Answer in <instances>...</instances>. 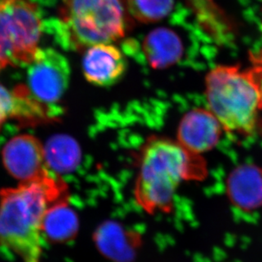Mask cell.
<instances>
[{
  "mask_svg": "<svg viewBox=\"0 0 262 262\" xmlns=\"http://www.w3.org/2000/svg\"><path fill=\"white\" fill-rule=\"evenodd\" d=\"M222 124L211 112L198 108L186 114L178 129L179 143L193 154L209 151L219 141Z\"/></svg>",
  "mask_w": 262,
  "mask_h": 262,
  "instance_id": "cell-10",
  "label": "cell"
},
{
  "mask_svg": "<svg viewBox=\"0 0 262 262\" xmlns=\"http://www.w3.org/2000/svg\"><path fill=\"white\" fill-rule=\"evenodd\" d=\"M2 159L5 169L20 182L38 179L49 172L43 145L28 134L10 139L3 148Z\"/></svg>",
  "mask_w": 262,
  "mask_h": 262,
  "instance_id": "cell-7",
  "label": "cell"
},
{
  "mask_svg": "<svg viewBox=\"0 0 262 262\" xmlns=\"http://www.w3.org/2000/svg\"><path fill=\"white\" fill-rule=\"evenodd\" d=\"M209 111L225 130L250 136L259 126L262 110V66L241 70L238 66H218L206 77Z\"/></svg>",
  "mask_w": 262,
  "mask_h": 262,
  "instance_id": "cell-4",
  "label": "cell"
},
{
  "mask_svg": "<svg viewBox=\"0 0 262 262\" xmlns=\"http://www.w3.org/2000/svg\"><path fill=\"white\" fill-rule=\"evenodd\" d=\"M68 199L67 186L49 171L31 182L0 191V246L23 262H40L41 227L49 208Z\"/></svg>",
  "mask_w": 262,
  "mask_h": 262,
  "instance_id": "cell-1",
  "label": "cell"
},
{
  "mask_svg": "<svg viewBox=\"0 0 262 262\" xmlns=\"http://www.w3.org/2000/svg\"><path fill=\"white\" fill-rule=\"evenodd\" d=\"M95 240L99 250L111 260L128 262L138 248V236L114 222H106L96 230Z\"/></svg>",
  "mask_w": 262,
  "mask_h": 262,
  "instance_id": "cell-12",
  "label": "cell"
},
{
  "mask_svg": "<svg viewBox=\"0 0 262 262\" xmlns=\"http://www.w3.org/2000/svg\"><path fill=\"white\" fill-rule=\"evenodd\" d=\"M45 149L46 165L55 174L69 173L76 169L80 161L79 146L73 138L64 135L51 137Z\"/></svg>",
  "mask_w": 262,
  "mask_h": 262,
  "instance_id": "cell-15",
  "label": "cell"
},
{
  "mask_svg": "<svg viewBox=\"0 0 262 262\" xmlns=\"http://www.w3.org/2000/svg\"><path fill=\"white\" fill-rule=\"evenodd\" d=\"M86 50L83 70L89 83L106 87L117 83L123 77L126 69V60L116 46L99 43Z\"/></svg>",
  "mask_w": 262,
  "mask_h": 262,
  "instance_id": "cell-9",
  "label": "cell"
},
{
  "mask_svg": "<svg viewBox=\"0 0 262 262\" xmlns=\"http://www.w3.org/2000/svg\"><path fill=\"white\" fill-rule=\"evenodd\" d=\"M43 31L40 10L31 0H0V72L33 61Z\"/></svg>",
  "mask_w": 262,
  "mask_h": 262,
  "instance_id": "cell-5",
  "label": "cell"
},
{
  "mask_svg": "<svg viewBox=\"0 0 262 262\" xmlns=\"http://www.w3.org/2000/svg\"><path fill=\"white\" fill-rule=\"evenodd\" d=\"M228 198L243 210L262 206V169L254 164H243L232 170L227 178Z\"/></svg>",
  "mask_w": 262,
  "mask_h": 262,
  "instance_id": "cell-11",
  "label": "cell"
},
{
  "mask_svg": "<svg viewBox=\"0 0 262 262\" xmlns=\"http://www.w3.org/2000/svg\"><path fill=\"white\" fill-rule=\"evenodd\" d=\"M134 20L127 0H62L58 16L43 23L62 47L75 51L124 38Z\"/></svg>",
  "mask_w": 262,
  "mask_h": 262,
  "instance_id": "cell-3",
  "label": "cell"
},
{
  "mask_svg": "<svg viewBox=\"0 0 262 262\" xmlns=\"http://www.w3.org/2000/svg\"><path fill=\"white\" fill-rule=\"evenodd\" d=\"M186 2L208 37L219 45L232 42L234 37L232 24L214 0H186Z\"/></svg>",
  "mask_w": 262,
  "mask_h": 262,
  "instance_id": "cell-13",
  "label": "cell"
},
{
  "mask_svg": "<svg viewBox=\"0 0 262 262\" xmlns=\"http://www.w3.org/2000/svg\"><path fill=\"white\" fill-rule=\"evenodd\" d=\"M10 118L33 121V106L28 99L15 91H9L0 85V129Z\"/></svg>",
  "mask_w": 262,
  "mask_h": 262,
  "instance_id": "cell-17",
  "label": "cell"
},
{
  "mask_svg": "<svg viewBox=\"0 0 262 262\" xmlns=\"http://www.w3.org/2000/svg\"><path fill=\"white\" fill-rule=\"evenodd\" d=\"M250 59L253 64H259L262 66V48L256 52H254L250 56Z\"/></svg>",
  "mask_w": 262,
  "mask_h": 262,
  "instance_id": "cell-18",
  "label": "cell"
},
{
  "mask_svg": "<svg viewBox=\"0 0 262 262\" xmlns=\"http://www.w3.org/2000/svg\"><path fill=\"white\" fill-rule=\"evenodd\" d=\"M78 231V219L68 199L57 202L49 208L43 217L41 233L49 242L68 243L74 239Z\"/></svg>",
  "mask_w": 262,
  "mask_h": 262,
  "instance_id": "cell-14",
  "label": "cell"
},
{
  "mask_svg": "<svg viewBox=\"0 0 262 262\" xmlns=\"http://www.w3.org/2000/svg\"><path fill=\"white\" fill-rule=\"evenodd\" d=\"M27 84L18 86L28 98L51 112L68 89L70 65L68 59L53 49H38L28 65Z\"/></svg>",
  "mask_w": 262,
  "mask_h": 262,
  "instance_id": "cell-6",
  "label": "cell"
},
{
  "mask_svg": "<svg viewBox=\"0 0 262 262\" xmlns=\"http://www.w3.org/2000/svg\"><path fill=\"white\" fill-rule=\"evenodd\" d=\"M186 8L180 7L169 18L170 26L157 28L149 32L140 43L141 53L154 69H164L178 63L184 56L186 46L177 29Z\"/></svg>",
  "mask_w": 262,
  "mask_h": 262,
  "instance_id": "cell-8",
  "label": "cell"
},
{
  "mask_svg": "<svg viewBox=\"0 0 262 262\" xmlns=\"http://www.w3.org/2000/svg\"><path fill=\"white\" fill-rule=\"evenodd\" d=\"M206 166L199 154L168 139H152L141 152L135 198L145 211H171L174 192L183 180L204 178Z\"/></svg>",
  "mask_w": 262,
  "mask_h": 262,
  "instance_id": "cell-2",
  "label": "cell"
},
{
  "mask_svg": "<svg viewBox=\"0 0 262 262\" xmlns=\"http://www.w3.org/2000/svg\"><path fill=\"white\" fill-rule=\"evenodd\" d=\"M127 6L132 19L141 23H159L179 9L176 0H127Z\"/></svg>",
  "mask_w": 262,
  "mask_h": 262,
  "instance_id": "cell-16",
  "label": "cell"
}]
</instances>
